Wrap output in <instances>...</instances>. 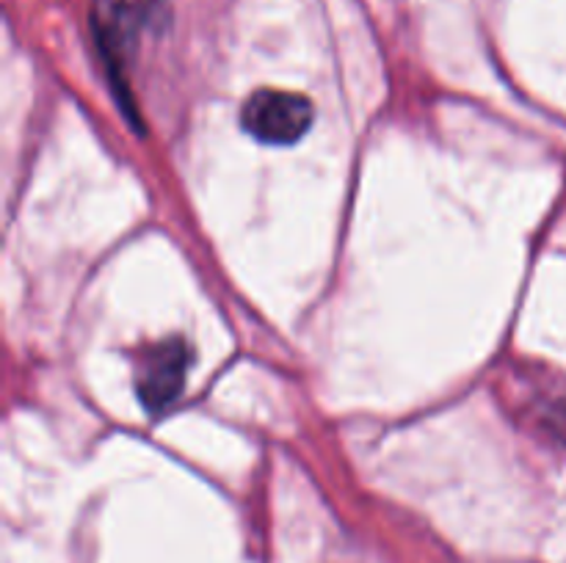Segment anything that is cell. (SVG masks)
Listing matches in <instances>:
<instances>
[{"mask_svg":"<svg viewBox=\"0 0 566 563\" xmlns=\"http://www.w3.org/2000/svg\"><path fill=\"white\" fill-rule=\"evenodd\" d=\"M188 364H191V348L180 337L155 342L144 351L142 362H138L136 390L149 412H164L180 397L182 386H186Z\"/></svg>","mask_w":566,"mask_h":563,"instance_id":"cell-2","label":"cell"},{"mask_svg":"<svg viewBox=\"0 0 566 563\" xmlns=\"http://www.w3.org/2000/svg\"><path fill=\"white\" fill-rule=\"evenodd\" d=\"M313 103L304 94L263 88L243 105L241 125L263 144H293L313 125Z\"/></svg>","mask_w":566,"mask_h":563,"instance_id":"cell-1","label":"cell"},{"mask_svg":"<svg viewBox=\"0 0 566 563\" xmlns=\"http://www.w3.org/2000/svg\"><path fill=\"white\" fill-rule=\"evenodd\" d=\"M547 425H551V431L558 439L566 442V395L558 397V401L547 408Z\"/></svg>","mask_w":566,"mask_h":563,"instance_id":"cell-4","label":"cell"},{"mask_svg":"<svg viewBox=\"0 0 566 563\" xmlns=\"http://www.w3.org/2000/svg\"><path fill=\"white\" fill-rule=\"evenodd\" d=\"M144 25V6L138 0H108L97 14V33L111 66L119 70L127 64Z\"/></svg>","mask_w":566,"mask_h":563,"instance_id":"cell-3","label":"cell"}]
</instances>
